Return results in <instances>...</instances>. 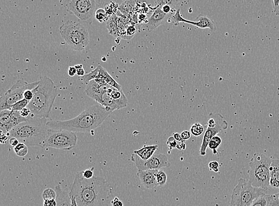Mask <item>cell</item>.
<instances>
[{
	"label": "cell",
	"mask_w": 279,
	"mask_h": 206,
	"mask_svg": "<svg viewBox=\"0 0 279 206\" xmlns=\"http://www.w3.org/2000/svg\"><path fill=\"white\" fill-rule=\"evenodd\" d=\"M102 106L111 109L112 111L119 110V106L115 103L113 99L109 96L108 93H105L103 96Z\"/></svg>",
	"instance_id": "23"
},
{
	"label": "cell",
	"mask_w": 279,
	"mask_h": 206,
	"mask_svg": "<svg viewBox=\"0 0 279 206\" xmlns=\"http://www.w3.org/2000/svg\"><path fill=\"white\" fill-rule=\"evenodd\" d=\"M186 145L185 144V143H181L180 144L178 145V147H177V148H178L179 150H185L186 149Z\"/></svg>",
	"instance_id": "49"
},
{
	"label": "cell",
	"mask_w": 279,
	"mask_h": 206,
	"mask_svg": "<svg viewBox=\"0 0 279 206\" xmlns=\"http://www.w3.org/2000/svg\"><path fill=\"white\" fill-rule=\"evenodd\" d=\"M68 74L70 77H74L76 74H77V70L76 69L75 67L70 66L68 70Z\"/></svg>",
	"instance_id": "45"
},
{
	"label": "cell",
	"mask_w": 279,
	"mask_h": 206,
	"mask_svg": "<svg viewBox=\"0 0 279 206\" xmlns=\"http://www.w3.org/2000/svg\"><path fill=\"white\" fill-rule=\"evenodd\" d=\"M38 85L39 81L28 83L25 81L18 80L9 90L1 96L0 110L11 109L16 103L24 99L23 95L26 90H33Z\"/></svg>",
	"instance_id": "9"
},
{
	"label": "cell",
	"mask_w": 279,
	"mask_h": 206,
	"mask_svg": "<svg viewBox=\"0 0 279 206\" xmlns=\"http://www.w3.org/2000/svg\"><path fill=\"white\" fill-rule=\"evenodd\" d=\"M107 93L115 101L120 109L126 108L128 103V100L122 90H118L108 85Z\"/></svg>",
	"instance_id": "17"
},
{
	"label": "cell",
	"mask_w": 279,
	"mask_h": 206,
	"mask_svg": "<svg viewBox=\"0 0 279 206\" xmlns=\"http://www.w3.org/2000/svg\"><path fill=\"white\" fill-rule=\"evenodd\" d=\"M158 148V146L157 145L148 146V147L144 146L139 150H134V153L136 154L142 160L147 161L155 155Z\"/></svg>",
	"instance_id": "21"
},
{
	"label": "cell",
	"mask_w": 279,
	"mask_h": 206,
	"mask_svg": "<svg viewBox=\"0 0 279 206\" xmlns=\"http://www.w3.org/2000/svg\"><path fill=\"white\" fill-rule=\"evenodd\" d=\"M97 79H103L105 81L107 84L118 90H122V87L116 82L113 77L111 76L106 69L101 66L100 69V74H99Z\"/></svg>",
	"instance_id": "22"
},
{
	"label": "cell",
	"mask_w": 279,
	"mask_h": 206,
	"mask_svg": "<svg viewBox=\"0 0 279 206\" xmlns=\"http://www.w3.org/2000/svg\"><path fill=\"white\" fill-rule=\"evenodd\" d=\"M214 117L217 122V125L215 128L207 127L203 137L202 146H201L200 155L204 156L207 153L208 144L213 137L217 135L219 133L225 131L228 128V123L226 120L220 114H213Z\"/></svg>",
	"instance_id": "12"
},
{
	"label": "cell",
	"mask_w": 279,
	"mask_h": 206,
	"mask_svg": "<svg viewBox=\"0 0 279 206\" xmlns=\"http://www.w3.org/2000/svg\"><path fill=\"white\" fill-rule=\"evenodd\" d=\"M96 2L95 0H72L66 4V10L83 22H87L94 14Z\"/></svg>",
	"instance_id": "10"
},
{
	"label": "cell",
	"mask_w": 279,
	"mask_h": 206,
	"mask_svg": "<svg viewBox=\"0 0 279 206\" xmlns=\"http://www.w3.org/2000/svg\"><path fill=\"white\" fill-rule=\"evenodd\" d=\"M94 167H91V168L86 169V170L82 171V176L83 178L87 179H91L93 178V171H94Z\"/></svg>",
	"instance_id": "34"
},
{
	"label": "cell",
	"mask_w": 279,
	"mask_h": 206,
	"mask_svg": "<svg viewBox=\"0 0 279 206\" xmlns=\"http://www.w3.org/2000/svg\"><path fill=\"white\" fill-rule=\"evenodd\" d=\"M266 194L265 190L253 186L249 180L241 178L232 192L229 206H251L255 200Z\"/></svg>",
	"instance_id": "7"
},
{
	"label": "cell",
	"mask_w": 279,
	"mask_h": 206,
	"mask_svg": "<svg viewBox=\"0 0 279 206\" xmlns=\"http://www.w3.org/2000/svg\"><path fill=\"white\" fill-rule=\"evenodd\" d=\"M268 206H279V192L269 195V203Z\"/></svg>",
	"instance_id": "33"
},
{
	"label": "cell",
	"mask_w": 279,
	"mask_h": 206,
	"mask_svg": "<svg viewBox=\"0 0 279 206\" xmlns=\"http://www.w3.org/2000/svg\"><path fill=\"white\" fill-rule=\"evenodd\" d=\"M95 18L99 22L103 23L105 22L107 18V14L105 10L101 9H98L96 12Z\"/></svg>",
	"instance_id": "32"
},
{
	"label": "cell",
	"mask_w": 279,
	"mask_h": 206,
	"mask_svg": "<svg viewBox=\"0 0 279 206\" xmlns=\"http://www.w3.org/2000/svg\"><path fill=\"white\" fill-rule=\"evenodd\" d=\"M272 160L263 154L256 153L249 163V181L253 186L263 190L269 189Z\"/></svg>",
	"instance_id": "5"
},
{
	"label": "cell",
	"mask_w": 279,
	"mask_h": 206,
	"mask_svg": "<svg viewBox=\"0 0 279 206\" xmlns=\"http://www.w3.org/2000/svg\"><path fill=\"white\" fill-rule=\"evenodd\" d=\"M76 69L77 70V75L78 76H84L85 75V70L83 69V65L82 64H78L76 65L75 66Z\"/></svg>",
	"instance_id": "37"
},
{
	"label": "cell",
	"mask_w": 279,
	"mask_h": 206,
	"mask_svg": "<svg viewBox=\"0 0 279 206\" xmlns=\"http://www.w3.org/2000/svg\"><path fill=\"white\" fill-rule=\"evenodd\" d=\"M42 197L44 200L56 199L57 192L56 190L51 189H46L43 192Z\"/></svg>",
	"instance_id": "30"
},
{
	"label": "cell",
	"mask_w": 279,
	"mask_h": 206,
	"mask_svg": "<svg viewBox=\"0 0 279 206\" xmlns=\"http://www.w3.org/2000/svg\"><path fill=\"white\" fill-rule=\"evenodd\" d=\"M170 17H171V15L164 14L161 9L160 4H158L157 7L154 11L153 15L148 19L147 22L143 25V29L147 30L148 32H152L156 28L164 24Z\"/></svg>",
	"instance_id": "14"
},
{
	"label": "cell",
	"mask_w": 279,
	"mask_h": 206,
	"mask_svg": "<svg viewBox=\"0 0 279 206\" xmlns=\"http://www.w3.org/2000/svg\"><path fill=\"white\" fill-rule=\"evenodd\" d=\"M158 170H148L140 171L138 170L137 176L139 178L142 186L146 189H155L158 186L157 181H156V173Z\"/></svg>",
	"instance_id": "16"
},
{
	"label": "cell",
	"mask_w": 279,
	"mask_h": 206,
	"mask_svg": "<svg viewBox=\"0 0 279 206\" xmlns=\"http://www.w3.org/2000/svg\"><path fill=\"white\" fill-rule=\"evenodd\" d=\"M43 205L44 206H57L56 199L44 200Z\"/></svg>",
	"instance_id": "41"
},
{
	"label": "cell",
	"mask_w": 279,
	"mask_h": 206,
	"mask_svg": "<svg viewBox=\"0 0 279 206\" xmlns=\"http://www.w3.org/2000/svg\"><path fill=\"white\" fill-rule=\"evenodd\" d=\"M113 112L111 109L98 103L88 107L71 119L61 121L48 119L47 126L51 130H67L76 133L93 132Z\"/></svg>",
	"instance_id": "2"
},
{
	"label": "cell",
	"mask_w": 279,
	"mask_h": 206,
	"mask_svg": "<svg viewBox=\"0 0 279 206\" xmlns=\"http://www.w3.org/2000/svg\"><path fill=\"white\" fill-rule=\"evenodd\" d=\"M1 132V143L2 144H5L7 142V140H9L10 138L7 134L2 132Z\"/></svg>",
	"instance_id": "47"
},
{
	"label": "cell",
	"mask_w": 279,
	"mask_h": 206,
	"mask_svg": "<svg viewBox=\"0 0 279 206\" xmlns=\"http://www.w3.org/2000/svg\"><path fill=\"white\" fill-rule=\"evenodd\" d=\"M127 35L129 36H134L136 33V29L133 26H130V27L127 28Z\"/></svg>",
	"instance_id": "46"
},
{
	"label": "cell",
	"mask_w": 279,
	"mask_h": 206,
	"mask_svg": "<svg viewBox=\"0 0 279 206\" xmlns=\"http://www.w3.org/2000/svg\"><path fill=\"white\" fill-rule=\"evenodd\" d=\"M77 142L78 136L75 132L67 130H49L43 148L50 147L69 151L75 147Z\"/></svg>",
	"instance_id": "8"
},
{
	"label": "cell",
	"mask_w": 279,
	"mask_h": 206,
	"mask_svg": "<svg viewBox=\"0 0 279 206\" xmlns=\"http://www.w3.org/2000/svg\"><path fill=\"white\" fill-rule=\"evenodd\" d=\"M30 101H28L27 100H25V99H23V100L17 102V103H16L14 106L12 107V109L13 111H20L22 110L23 109L25 108H27L29 103H30Z\"/></svg>",
	"instance_id": "31"
},
{
	"label": "cell",
	"mask_w": 279,
	"mask_h": 206,
	"mask_svg": "<svg viewBox=\"0 0 279 206\" xmlns=\"http://www.w3.org/2000/svg\"><path fill=\"white\" fill-rule=\"evenodd\" d=\"M14 152L19 157H25L29 152V148L24 143H20L17 147H14Z\"/></svg>",
	"instance_id": "27"
},
{
	"label": "cell",
	"mask_w": 279,
	"mask_h": 206,
	"mask_svg": "<svg viewBox=\"0 0 279 206\" xmlns=\"http://www.w3.org/2000/svg\"><path fill=\"white\" fill-rule=\"evenodd\" d=\"M48 119H30L14 128L9 132L10 138L15 137L28 147L43 148L49 133Z\"/></svg>",
	"instance_id": "4"
},
{
	"label": "cell",
	"mask_w": 279,
	"mask_h": 206,
	"mask_svg": "<svg viewBox=\"0 0 279 206\" xmlns=\"http://www.w3.org/2000/svg\"><path fill=\"white\" fill-rule=\"evenodd\" d=\"M111 204L112 206H124V203L117 197H114V199L111 200Z\"/></svg>",
	"instance_id": "42"
},
{
	"label": "cell",
	"mask_w": 279,
	"mask_h": 206,
	"mask_svg": "<svg viewBox=\"0 0 279 206\" xmlns=\"http://www.w3.org/2000/svg\"><path fill=\"white\" fill-rule=\"evenodd\" d=\"M274 12L276 15H279V1H273Z\"/></svg>",
	"instance_id": "44"
},
{
	"label": "cell",
	"mask_w": 279,
	"mask_h": 206,
	"mask_svg": "<svg viewBox=\"0 0 279 206\" xmlns=\"http://www.w3.org/2000/svg\"><path fill=\"white\" fill-rule=\"evenodd\" d=\"M62 38L74 51H81L90 43L88 29L80 23L67 20L60 28Z\"/></svg>",
	"instance_id": "6"
},
{
	"label": "cell",
	"mask_w": 279,
	"mask_h": 206,
	"mask_svg": "<svg viewBox=\"0 0 279 206\" xmlns=\"http://www.w3.org/2000/svg\"><path fill=\"white\" fill-rule=\"evenodd\" d=\"M9 142L10 143V145H11L12 147H17V146L19 145L20 143L19 140H18L17 139H16V138L15 137L10 138Z\"/></svg>",
	"instance_id": "43"
},
{
	"label": "cell",
	"mask_w": 279,
	"mask_h": 206,
	"mask_svg": "<svg viewBox=\"0 0 279 206\" xmlns=\"http://www.w3.org/2000/svg\"><path fill=\"white\" fill-rule=\"evenodd\" d=\"M23 98H24L25 100H27L28 101L31 102V101H32L33 98V90H26L24 93V95H23Z\"/></svg>",
	"instance_id": "38"
},
{
	"label": "cell",
	"mask_w": 279,
	"mask_h": 206,
	"mask_svg": "<svg viewBox=\"0 0 279 206\" xmlns=\"http://www.w3.org/2000/svg\"><path fill=\"white\" fill-rule=\"evenodd\" d=\"M270 186L273 189L279 190V160L272 161L270 168Z\"/></svg>",
	"instance_id": "20"
},
{
	"label": "cell",
	"mask_w": 279,
	"mask_h": 206,
	"mask_svg": "<svg viewBox=\"0 0 279 206\" xmlns=\"http://www.w3.org/2000/svg\"><path fill=\"white\" fill-rule=\"evenodd\" d=\"M268 203H269V195L266 194L255 200L251 206H268Z\"/></svg>",
	"instance_id": "29"
},
{
	"label": "cell",
	"mask_w": 279,
	"mask_h": 206,
	"mask_svg": "<svg viewBox=\"0 0 279 206\" xmlns=\"http://www.w3.org/2000/svg\"><path fill=\"white\" fill-rule=\"evenodd\" d=\"M111 190L103 177L87 179L80 171L76 174L69 195L75 198L78 206H108Z\"/></svg>",
	"instance_id": "1"
},
{
	"label": "cell",
	"mask_w": 279,
	"mask_h": 206,
	"mask_svg": "<svg viewBox=\"0 0 279 206\" xmlns=\"http://www.w3.org/2000/svg\"><path fill=\"white\" fill-rule=\"evenodd\" d=\"M70 199H71L72 206H78L77 201H76L75 198L74 197H70Z\"/></svg>",
	"instance_id": "50"
},
{
	"label": "cell",
	"mask_w": 279,
	"mask_h": 206,
	"mask_svg": "<svg viewBox=\"0 0 279 206\" xmlns=\"http://www.w3.org/2000/svg\"><path fill=\"white\" fill-rule=\"evenodd\" d=\"M220 167V164H219L217 161L210 162L208 163V168H209L210 171L215 172V173H218Z\"/></svg>",
	"instance_id": "35"
},
{
	"label": "cell",
	"mask_w": 279,
	"mask_h": 206,
	"mask_svg": "<svg viewBox=\"0 0 279 206\" xmlns=\"http://www.w3.org/2000/svg\"><path fill=\"white\" fill-rule=\"evenodd\" d=\"M173 137H174V139L177 141V142L185 143L184 141L182 139L181 134H179V133L174 132L173 135Z\"/></svg>",
	"instance_id": "48"
},
{
	"label": "cell",
	"mask_w": 279,
	"mask_h": 206,
	"mask_svg": "<svg viewBox=\"0 0 279 206\" xmlns=\"http://www.w3.org/2000/svg\"><path fill=\"white\" fill-rule=\"evenodd\" d=\"M55 190L57 192V206H72L69 192L62 189L61 185L55 187Z\"/></svg>",
	"instance_id": "19"
},
{
	"label": "cell",
	"mask_w": 279,
	"mask_h": 206,
	"mask_svg": "<svg viewBox=\"0 0 279 206\" xmlns=\"http://www.w3.org/2000/svg\"><path fill=\"white\" fill-rule=\"evenodd\" d=\"M12 109H5L0 112V130L10 137L9 132L12 131L11 117Z\"/></svg>",
	"instance_id": "18"
},
{
	"label": "cell",
	"mask_w": 279,
	"mask_h": 206,
	"mask_svg": "<svg viewBox=\"0 0 279 206\" xmlns=\"http://www.w3.org/2000/svg\"><path fill=\"white\" fill-rule=\"evenodd\" d=\"M33 92V98L27 107L31 111L28 119H48L57 96L56 85L49 78L40 77L39 85Z\"/></svg>",
	"instance_id": "3"
},
{
	"label": "cell",
	"mask_w": 279,
	"mask_h": 206,
	"mask_svg": "<svg viewBox=\"0 0 279 206\" xmlns=\"http://www.w3.org/2000/svg\"><path fill=\"white\" fill-rule=\"evenodd\" d=\"M167 144H168L169 149L170 150L174 149V148H177L179 145L173 136L169 138L168 142H167Z\"/></svg>",
	"instance_id": "36"
},
{
	"label": "cell",
	"mask_w": 279,
	"mask_h": 206,
	"mask_svg": "<svg viewBox=\"0 0 279 206\" xmlns=\"http://www.w3.org/2000/svg\"><path fill=\"white\" fill-rule=\"evenodd\" d=\"M181 137L182 140L185 141L189 140L190 138L191 137V132L189 131H187V130H185L181 133Z\"/></svg>",
	"instance_id": "40"
},
{
	"label": "cell",
	"mask_w": 279,
	"mask_h": 206,
	"mask_svg": "<svg viewBox=\"0 0 279 206\" xmlns=\"http://www.w3.org/2000/svg\"><path fill=\"white\" fill-rule=\"evenodd\" d=\"M130 160L140 171L160 170L161 168H168L170 165L167 156L160 153H155L147 161H143L136 154L133 153Z\"/></svg>",
	"instance_id": "11"
},
{
	"label": "cell",
	"mask_w": 279,
	"mask_h": 206,
	"mask_svg": "<svg viewBox=\"0 0 279 206\" xmlns=\"http://www.w3.org/2000/svg\"><path fill=\"white\" fill-rule=\"evenodd\" d=\"M100 66H98L93 72L90 74H85L84 76L82 77V80L85 83L90 82L91 81L94 80L98 77L99 74H100Z\"/></svg>",
	"instance_id": "26"
},
{
	"label": "cell",
	"mask_w": 279,
	"mask_h": 206,
	"mask_svg": "<svg viewBox=\"0 0 279 206\" xmlns=\"http://www.w3.org/2000/svg\"><path fill=\"white\" fill-rule=\"evenodd\" d=\"M19 112L21 116L24 117L25 118L28 119L29 117H30L31 115V111L28 108L23 109L22 110H21Z\"/></svg>",
	"instance_id": "39"
},
{
	"label": "cell",
	"mask_w": 279,
	"mask_h": 206,
	"mask_svg": "<svg viewBox=\"0 0 279 206\" xmlns=\"http://www.w3.org/2000/svg\"><path fill=\"white\" fill-rule=\"evenodd\" d=\"M156 181L158 186L162 187L166 184L168 181V176L166 173L163 170H158L157 173H156L155 176Z\"/></svg>",
	"instance_id": "28"
},
{
	"label": "cell",
	"mask_w": 279,
	"mask_h": 206,
	"mask_svg": "<svg viewBox=\"0 0 279 206\" xmlns=\"http://www.w3.org/2000/svg\"><path fill=\"white\" fill-rule=\"evenodd\" d=\"M108 85H100L95 80L91 81L86 87L85 92L89 97L94 100L96 103L102 105L103 96L108 92Z\"/></svg>",
	"instance_id": "15"
},
{
	"label": "cell",
	"mask_w": 279,
	"mask_h": 206,
	"mask_svg": "<svg viewBox=\"0 0 279 206\" xmlns=\"http://www.w3.org/2000/svg\"><path fill=\"white\" fill-rule=\"evenodd\" d=\"M204 128L202 124L199 123V122H196V123H194L190 128V132H191V134L194 135L195 137H199L202 135L204 132Z\"/></svg>",
	"instance_id": "25"
},
{
	"label": "cell",
	"mask_w": 279,
	"mask_h": 206,
	"mask_svg": "<svg viewBox=\"0 0 279 206\" xmlns=\"http://www.w3.org/2000/svg\"><path fill=\"white\" fill-rule=\"evenodd\" d=\"M222 144V139L218 135H216L211 139L209 144H208V147H209L211 150H213L214 155H217L218 148Z\"/></svg>",
	"instance_id": "24"
},
{
	"label": "cell",
	"mask_w": 279,
	"mask_h": 206,
	"mask_svg": "<svg viewBox=\"0 0 279 206\" xmlns=\"http://www.w3.org/2000/svg\"><path fill=\"white\" fill-rule=\"evenodd\" d=\"M106 60H107V59H106V58H105V57H104V59H103V61H106Z\"/></svg>",
	"instance_id": "51"
},
{
	"label": "cell",
	"mask_w": 279,
	"mask_h": 206,
	"mask_svg": "<svg viewBox=\"0 0 279 206\" xmlns=\"http://www.w3.org/2000/svg\"><path fill=\"white\" fill-rule=\"evenodd\" d=\"M171 19L174 23H177V24H179L180 23H185L195 26V27L202 29H208L213 32L217 30V27H216L215 22L207 15L200 14L196 18L197 22H192V21L184 19L182 16L181 9H177L175 13L172 15Z\"/></svg>",
	"instance_id": "13"
}]
</instances>
